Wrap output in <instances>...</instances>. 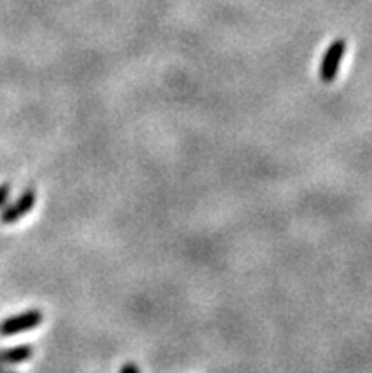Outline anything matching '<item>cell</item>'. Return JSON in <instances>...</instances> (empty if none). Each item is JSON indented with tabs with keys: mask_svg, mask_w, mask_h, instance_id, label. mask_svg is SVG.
Returning <instances> with one entry per match:
<instances>
[{
	"mask_svg": "<svg viewBox=\"0 0 372 373\" xmlns=\"http://www.w3.org/2000/svg\"><path fill=\"white\" fill-rule=\"evenodd\" d=\"M42 320H44L42 311L29 309V311H23V313L14 315V317H8V319L2 320L0 322V335L2 337H10V335L21 334V332H29V329L40 326Z\"/></svg>",
	"mask_w": 372,
	"mask_h": 373,
	"instance_id": "1",
	"label": "cell"
},
{
	"mask_svg": "<svg viewBox=\"0 0 372 373\" xmlns=\"http://www.w3.org/2000/svg\"><path fill=\"white\" fill-rule=\"evenodd\" d=\"M33 358V345H17L0 351V364H21Z\"/></svg>",
	"mask_w": 372,
	"mask_h": 373,
	"instance_id": "4",
	"label": "cell"
},
{
	"mask_svg": "<svg viewBox=\"0 0 372 373\" xmlns=\"http://www.w3.org/2000/svg\"><path fill=\"white\" fill-rule=\"evenodd\" d=\"M34 203H36V192H34L33 188H29V190H25V192L14 201V203H10L2 210L0 222H2V224H14L17 220H21L23 216H27V214L33 210Z\"/></svg>",
	"mask_w": 372,
	"mask_h": 373,
	"instance_id": "3",
	"label": "cell"
},
{
	"mask_svg": "<svg viewBox=\"0 0 372 373\" xmlns=\"http://www.w3.org/2000/svg\"><path fill=\"white\" fill-rule=\"evenodd\" d=\"M120 373H141V372L134 362H128V364H124L122 369H120Z\"/></svg>",
	"mask_w": 372,
	"mask_h": 373,
	"instance_id": "6",
	"label": "cell"
},
{
	"mask_svg": "<svg viewBox=\"0 0 372 373\" xmlns=\"http://www.w3.org/2000/svg\"><path fill=\"white\" fill-rule=\"evenodd\" d=\"M0 373H17V372H11V369H6L2 364H0Z\"/></svg>",
	"mask_w": 372,
	"mask_h": 373,
	"instance_id": "7",
	"label": "cell"
},
{
	"mask_svg": "<svg viewBox=\"0 0 372 373\" xmlns=\"http://www.w3.org/2000/svg\"><path fill=\"white\" fill-rule=\"evenodd\" d=\"M10 193H11L10 184H2V186H0V209H2V207L6 205V201L10 199Z\"/></svg>",
	"mask_w": 372,
	"mask_h": 373,
	"instance_id": "5",
	"label": "cell"
},
{
	"mask_svg": "<svg viewBox=\"0 0 372 373\" xmlns=\"http://www.w3.org/2000/svg\"><path fill=\"white\" fill-rule=\"evenodd\" d=\"M346 48H348L346 40L338 39L334 40L333 44L327 48V51L323 53L321 65H319V78H321L323 83H333L336 80L340 63H342V57L346 55Z\"/></svg>",
	"mask_w": 372,
	"mask_h": 373,
	"instance_id": "2",
	"label": "cell"
}]
</instances>
